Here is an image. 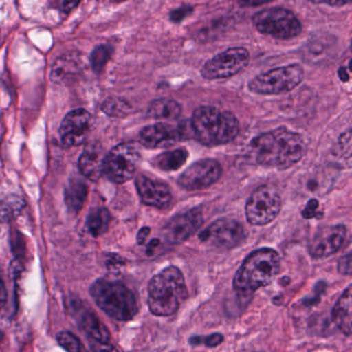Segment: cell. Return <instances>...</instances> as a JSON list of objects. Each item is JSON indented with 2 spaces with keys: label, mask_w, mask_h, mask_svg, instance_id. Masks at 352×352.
Here are the masks:
<instances>
[{
  "label": "cell",
  "mask_w": 352,
  "mask_h": 352,
  "mask_svg": "<svg viewBox=\"0 0 352 352\" xmlns=\"http://www.w3.org/2000/svg\"><path fill=\"white\" fill-rule=\"evenodd\" d=\"M307 150L304 138L286 127L261 133L251 141L249 147L255 164L280 170H287L300 162Z\"/></svg>",
  "instance_id": "6da1fadb"
},
{
  "label": "cell",
  "mask_w": 352,
  "mask_h": 352,
  "mask_svg": "<svg viewBox=\"0 0 352 352\" xmlns=\"http://www.w3.org/2000/svg\"><path fill=\"white\" fill-rule=\"evenodd\" d=\"M193 139L207 147L226 145L238 135V119L228 111L214 107H199L193 112L190 121Z\"/></svg>",
  "instance_id": "7a4b0ae2"
},
{
  "label": "cell",
  "mask_w": 352,
  "mask_h": 352,
  "mask_svg": "<svg viewBox=\"0 0 352 352\" xmlns=\"http://www.w3.org/2000/svg\"><path fill=\"white\" fill-rule=\"evenodd\" d=\"M186 283L180 269L170 265L154 276L148 286V306L156 316H170L187 298Z\"/></svg>",
  "instance_id": "3957f363"
},
{
  "label": "cell",
  "mask_w": 352,
  "mask_h": 352,
  "mask_svg": "<svg viewBox=\"0 0 352 352\" xmlns=\"http://www.w3.org/2000/svg\"><path fill=\"white\" fill-rule=\"evenodd\" d=\"M280 256L271 248L253 251L245 258L234 278V289L240 296H251L270 285L280 271Z\"/></svg>",
  "instance_id": "277c9868"
},
{
  "label": "cell",
  "mask_w": 352,
  "mask_h": 352,
  "mask_svg": "<svg viewBox=\"0 0 352 352\" xmlns=\"http://www.w3.org/2000/svg\"><path fill=\"white\" fill-rule=\"evenodd\" d=\"M90 294L96 304L116 320H131L139 312L137 298L121 282L96 280L90 287Z\"/></svg>",
  "instance_id": "5b68a950"
},
{
  "label": "cell",
  "mask_w": 352,
  "mask_h": 352,
  "mask_svg": "<svg viewBox=\"0 0 352 352\" xmlns=\"http://www.w3.org/2000/svg\"><path fill=\"white\" fill-rule=\"evenodd\" d=\"M304 80V69L300 65H289L265 72L253 78L248 89L261 96H280L298 87Z\"/></svg>",
  "instance_id": "8992f818"
},
{
  "label": "cell",
  "mask_w": 352,
  "mask_h": 352,
  "mask_svg": "<svg viewBox=\"0 0 352 352\" xmlns=\"http://www.w3.org/2000/svg\"><path fill=\"white\" fill-rule=\"evenodd\" d=\"M253 25L261 34L277 40H292L300 36L302 23L289 10L270 8L257 12L252 17Z\"/></svg>",
  "instance_id": "52a82bcc"
},
{
  "label": "cell",
  "mask_w": 352,
  "mask_h": 352,
  "mask_svg": "<svg viewBox=\"0 0 352 352\" xmlns=\"http://www.w3.org/2000/svg\"><path fill=\"white\" fill-rule=\"evenodd\" d=\"M281 207V197L275 187L261 185L251 193L245 206L247 221L251 226H267L278 217Z\"/></svg>",
  "instance_id": "ba28073f"
},
{
  "label": "cell",
  "mask_w": 352,
  "mask_h": 352,
  "mask_svg": "<svg viewBox=\"0 0 352 352\" xmlns=\"http://www.w3.org/2000/svg\"><path fill=\"white\" fill-rule=\"evenodd\" d=\"M140 162L141 153L135 144H119L107 154L104 174L112 182L122 184L133 178Z\"/></svg>",
  "instance_id": "9c48e42d"
},
{
  "label": "cell",
  "mask_w": 352,
  "mask_h": 352,
  "mask_svg": "<svg viewBox=\"0 0 352 352\" xmlns=\"http://www.w3.org/2000/svg\"><path fill=\"white\" fill-rule=\"evenodd\" d=\"M250 53L243 47L226 49L223 52L209 59L201 69L204 79L209 81L234 77L248 65Z\"/></svg>",
  "instance_id": "30bf717a"
},
{
  "label": "cell",
  "mask_w": 352,
  "mask_h": 352,
  "mask_svg": "<svg viewBox=\"0 0 352 352\" xmlns=\"http://www.w3.org/2000/svg\"><path fill=\"white\" fill-rule=\"evenodd\" d=\"M204 244L218 250H230L242 244L246 239V230L242 223L230 218H221L210 224L199 234Z\"/></svg>",
  "instance_id": "8fae6325"
},
{
  "label": "cell",
  "mask_w": 352,
  "mask_h": 352,
  "mask_svg": "<svg viewBox=\"0 0 352 352\" xmlns=\"http://www.w3.org/2000/svg\"><path fill=\"white\" fill-rule=\"evenodd\" d=\"M222 175V166L216 160L204 158L191 164L178 179V184L188 191L203 190L215 184Z\"/></svg>",
  "instance_id": "7c38bea8"
},
{
  "label": "cell",
  "mask_w": 352,
  "mask_h": 352,
  "mask_svg": "<svg viewBox=\"0 0 352 352\" xmlns=\"http://www.w3.org/2000/svg\"><path fill=\"white\" fill-rule=\"evenodd\" d=\"M94 124V119L83 109L72 111L63 119L59 129L61 142L65 147H77L87 140Z\"/></svg>",
  "instance_id": "4fadbf2b"
},
{
  "label": "cell",
  "mask_w": 352,
  "mask_h": 352,
  "mask_svg": "<svg viewBox=\"0 0 352 352\" xmlns=\"http://www.w3.org/2000/svg\"><path fill=\"white\" fill-rule=\"evenodd\" d=\"M204 223L199 208L174 216L164 228V236L172 244H181L192 236Z\"/></svg>",
  "instance_id": "5bb4252c"
},
{
  "label": "cell",
  "mask_w": 352,
  "mask_h": 352,
  "mask_svg": "<svg viewBox=\"0 0 352 352\" xmlns=\"http://www.w3.org/2000/svg\"><path fill=\"white\" fill-rule=\"evenodd\" d=\"M347 230L341 224L321 228L313 236L309 244V253L311 257L314 259H322L335 254L343 246Z\"/></svg>",
  "instance_id": "9a60e30c"
},
{
  "label": "cell",
  "mask_w": 352,
  "mask_h": 352,
  "mask_svg": "<svg viewBox=\"0 0 352 352\" xmlns=\"http://www.w3.org/2000/svg\"><path fill=\"white\" fill-rule=\"evenodd\" d=\"M135 187L145 205L162 210L166 209L172 203V191L166 183L140 175L135 178Z\"/></svg>",
  "instance_id": "2e32d148"
},
{
  "label": "cell",
  "mask_w": 352,
  "mask_h": 352,
  "mask_svg": "<svg viewBox=\"0 0 352 352\" xmlns=\"http://www.w3.org/2000/svg\"><path fill=\"white\" fill-rule=\"evenodd\" d=\"M179 127L166 123H157L144 127L140 133V143L149 149L170 148L182 141Z\"/></svg>",
  "instance_id": "e0dca14e"
},
{
  "label": "cell",
  "mask_w": 352,
  "mask_h": 352,
  "mask_svg": "<svg viewBox=\"0 0 352 352\" xmlns=\"http://www.w3.org/2000/svg\"><path fill=\"white\" fill-rule=\"evenodd\" d=\"M85 65L78 53H69L57 59L51 69V80L55 83L67 84L81 75Z\"/></svg>",
  "instance_id": "ac0fdd59"
},
{
  "label": "cell",
  "mask_w": 352,
  "mask_h": 352,
  "mask_svg": "<svg viewBox=\"0 0 352 352\" xmlns=\"http://www.w3.org/2000/svg\"><path fill=\"white\" fill-rule=\"evenodd\" d=\"M104 158L106 154L100 144H89L79 160V168L82 175L94 182L100 180V177L104 175Z\"/></svg>",
  "instance_id": "d6986e66"
},
{
  "label": "cell",
  "mask_w": 352,
  "mask_h": 352,
  "mask_svg": "<svg viewBox=\"0 0 352 352\" xmlns=\"http://www.w3.org/2000/svg\"><path fill=\"white\" fill-rule=\"evenodd\" d=\"M351 286L349 285L344 290L343 294H342L339 300L336 302L333 312H331L333 322L336 323L338 329H339L344 335L347 336V337L351 335Z\"/></svg>",
  "instance_id": "ffe728a7"
},
{
  "label": "cell",
  "mask_w": 352,
  "mask_h": 352,
  "mask_svg": "<svg viewBox=\"0 0 352 352\" xmlns=\"http://www.w3.org/2000/svg\"><path fill=\"white\" fill-rule=\"evenodd\" d=\"M80 323L84 331L91 336L98 343L107 344L110 341V331L92 311L84 309L80 314Z\"/></svg>",
  "instance_id": "44dd1931"
},
{
  "label": "cell",
  "mask_w": 352,
  "mask_h": 352,
  "mask_svg": "<svg viewBox=\"0 0 352 352\" xmlns=\"http://www.w3.org/2000/svg\"><path fill=\"white\" fill-rule=\"evenodd\" d=\"M182 114V107L173 98H158L148 108V116L157 120H175Z\"/></svg>",
  "instance_id": "7402d4cb"
},
{
  "label": "cell",
  "mask_w": 352,
  "mask_h": 352,
  "mask_svg": "<svg viewBox=\"0 0 352 352\" xmlns=\"http://www.w3.org/2000/svg\"><path fill=\"white\" fill-rule=\"evenodd\" d=\"M88 186L81 179H71L65 188V204L72 213H79L87 199Z\"/></svg>",
  "instance_id": "603a6c76"
},
{
  "label": "cell",
  "mask_w": 352,
  "mask_h": 352,
  "mask_svg": "<svg viewBox=\"0 0 352 352\" xmlns=\"http://www.w3.org/2000/svg\"><path fill=\"white\" fill-rule=\"evenodd\" d=\"M188 151L185 148H179L156 156L153 164L158 170L164 172H175L184 166L188 160Z\"/></svg>",
  "instance_id": "cb8c5ba5"
},
{
  "label": "cell",
  "mask_w": 352,
  "mask_h": 352,
  "mask_svg": "<svg viewBox=\"0 0 352 352\" xmlns=\"http://www.w3.org/2000/svg\"><path fill=\"white\" fill-rule=\"evenodd\" d=\"M26 203L19 195H10L0 201V222L9 223L20 216Z\"/></svg>",
  "instance_id": "d4e9b609"
},
{
  "label": "cell",
  "mask_w": 352,
  "mask_h": 352,
  "mask_svg": "<svg viewBox=\"0 0 352 352\" xmlns=\"http://www.w3.org/2000/svg\"><path fill=\"white\" fill-rule=\"evenodd\" d=\"M111 221L110 212L104 208L90 212L86 221V228L94 236H100L107 232Z\"/></svg>",
  "instance_id": "484cf974"
},
{
  "label": "cell",
  "mask_w": 352,
  "mask_h": 352,
  "mask_svg": "<svg viewBox=\"0 0 352 352\" xmlns=\"http://www.w3.org/2000/svg\"><path fill=\"white\" fill-rule=\"evenodd\" d=\"M113 48L108 45H100L94 49L90 57L92 69L96 73H100L112 56Z\"/></svg>",
  "instance_id": "4316f807"
},
{
  "label": "cell",
  "mask_w": 352,
  "mask_h": 352,
  "mask_svg": "<svg viewBox=\"0 0 352 352\" xmlns=\"http://www.w3.org/2000/svg\"><path fill=\"white\" fill-rule=\"evenodd\" d=\"M57 341L67 352H88L82 342L71 331H60L57 335Z\"/></svg>",
  "instance_id": "83f0119b"
},
{
  "label": "cell",
  "mask_w": 352,
  "mask_h": 352,
  "mask_svg": "<svg viewBox=\"0 0 352 352\" xmlns=\"http://www.w3.org/2000/svg\"><path fill=\"white\" fill-rule=\"evenodd\" d=\"M102 111L114 117H123L129 114L131 106L125 100L118 98H108L102 104Z\"/></svg>",
  "instance_id": "f1b7e54d"
},
{
  "label": "cell",
  "mask_w": 352,
  "mask_h": 352,
  "mask_svg": "<svg viewBox=\"0 0 352 352\" xmlns=\"http://www.w3.org/2000/svg\"><path fill=\"white\" fill-rule=\"evenodd\" d=\"M11 245L12 250L17 257L16 259H20V257L23 256L24 252H25V241H24V236L21 232L18 230L12 232Z\"/></svg>",
  "instance_id": "f546056e"
},
{
  "label": "cell",
  "mask_w": 352,
  "mask_h": 352,
  "mask_svg": "<svg viewBox=\"0 0 352 352\" xmlns=\"http://www.w3.org/2000/svg\"><path fill=\"white\" fill-rule=\"evenodd\" d=\"M223 336L221 333H212V335L208 336V337H193L190 339L191 344H205L208 347H216V346L220 345L223 342Z\"/></svg>",
  "instance_id": "4dcf8cb0"
},
{
  "label": "cell",
  "mask_w": 352,
  "mask_h": 352,
  "mask_svg": "<svg viewBox=\"0 0 352 352\" xmlns=\"http://www.w3.org/2000/svg\"><path fill=\"white\" fill-rule=\"evenodd\" d=\"M192 13L193 8L191 6H181L170 12V20L173 23H181L185 18L188 17Z\"/></svg>",
  "instance_id": "1f68e13d"
},
{
  "label": "cell",
  "mask_w": 352,
  "mask_h": 352,
  "mask_svg": "<svg viewBox=\"0 0 352 352\" xmlns=\"http://www.w3.org/2000/svg\"><path fill=\"white\" fill-rule=\"evenodd\" d=\"M319 201L317 199H312L308 201L306 207L302 211V216L305 219H312V218H319L321 215L318 212Z\"/></svg>",
  "instance_id": "d6a6232c"
},
{
  "label": "cell",
  "mask_w": 352,
  "mask_h": 352,
  "mask_svg": "<svg viewBox=\"0 0 352 352\" xmlns=\"http://www.w3.org/2000/svg\"><path fill=\"white\" fill-rule=\"evenodd\" d=\"M351 253L344 255L338 263V271L342 275L350 276L352 273Z\"/></svg>",
  "instance_id": "836d02e7"
},
{
  "label": "cell",
  "mask_w": 352,
  "mask_h": 352,
  "mask_svg": "<svg viewBox=\"0 0 352 352\" xmlns=\"http://www.w3.org/2000/svg\"><path fill=\"white\" fill-rule=\"evenodd\" d=\"M8 300V292L1 275H0V308L5 306Z\"/></svg>",
  "instance_id": "e575fe53"
},
{
  "label": "cell",
  "mask_w": 352,
  "mask_h": 352,
  "mask_svg": "<svg viewBox=\"0 0 352 352\" xmlns=\"http://www.w3.org/2000/svg\"><path fill=\"white\" fill-rule=\"evenodd\" d=\"M150 232H151V230L149 228H143L142 230H140L139 234L137 236L138 244L143 245L146 242V239L149 236Z\"/></svg>",
  "instance_id": "d590c367"
},
{
  "label": "cell",
  "mask_w": 352,
  "mask_h": 352,
  "mask_svg": "<svg viewBox=\"0 0 352 352\" xmlns=\"http://www.w3.org/2000/svg\"><path fill=\"white\" fill-rule=\"evenodd\" d=\"M96 352H119L115 346L111 345V344H98V351Z\"/></svg>",
  "instance_id": "8d00e7d4"
},
{
  "label": "cell",
  "mask_w": 352,
  "mask_h": 352,
  "mask_svg": "<svg viewBox=\"0 0 352 352\" xmlns=\"http://www.w3.org/2000/svg\"><path fill=\"white\" fill-rule=\"evenodd\" d=\"M315 5H327L329 7H344V6L348 5L346 1H327V3H321V1H313Z\"/></svg>",
  "instance_id": "74e56055"
},
{
  "label": "cell",
  "mask_w": 352,
  "mask_h": 352,
  "mask_svg": "<svg viewBox=\"0 0 352 352\" xmlns=\"http://www.w3.org/2000/svg\"><path fill=\"white\" fill-rule=\"evenodd\" d=\"M338 74H339L340 79H341V81L344 82V83H346V82L349 81V79H350L349 73H347V72H346L345 67H340V69H339V72H338Z\"/></svg>",
  "instance_id": "f35d334b"
},
{
  "label": "cell",
  "mask_w": 352,
  "mask_h": 352,
  "mask_svg": "<svg viewBox=\"0 0 352 352\" xmlns=\"http://www.w3.org/2000/svg\"><path fill=\"white\" fill-rule=\"evenodd\" d=\"M241 6H243V7H259V6H263L267 5V1H261V3H242V1H240Z\"/></svg>",
  "instance_id": "ab89813d"
},
{
  "label": "cell",
  "mask_w": 352,
  "mask_h": 352,
  "mask_svg": "<svg viewBox=\"0 0 352 352\" xmlns=\"http://www.w3.org/2000/svg\"><path fill=\"white\" fill-rule=\"evenodd\" d=\"M3 331H1V329H0V340L3 339Z\"/></svg>",
  "instance_id": "60d3db41"
}]
</instances>
